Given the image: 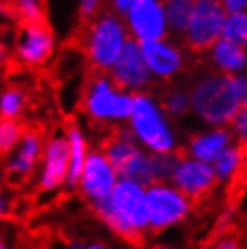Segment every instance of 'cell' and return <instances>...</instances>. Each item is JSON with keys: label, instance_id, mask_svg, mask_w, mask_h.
<instances>
[{"label": "cell", "instance_id": "21", "mask_svg": "<svg viewBox=\"0 0 247 249\" xmlns=\"http://www.w3.org/2000/svg\"><path fill=\"white\" fill-rule=\"evenodd\" d=\"M27 98L22 89L9 87L0 92V118L6 119H18L20 114L24 112Z\"/></svg>", "mask_w": 247, "mask_h": 249}, {"label": "cell", "instance_id": "36", "mask_svg": "<svg viewBox=\"0 0 247 249\" xmlns=\"http://www.w3.org/2000/svg\"><path fill=\"white\" fill-rule=\"evenodd\" d=\"M137 249H172L170 246H162V244H155V246H144V248H137Z\"/></svg>", "mask_w": 247, "mask_h": 249}, {"label": "cell", "instance_id": "9", "mask_svg": "<svg viewBox=\"0 0 247 249\" xmlns=\"http://www.w3.org/2000/svg\"><path fill=\"white\" fill-rule=\"evenodd\" d=\"M124 22L130 36L139 44L164 40L168 35L162 0H134L128 13L124 15Z\"/></svg>", "mask_w": 247, "mask_h": 249}, {"label": "cell", "instance_id": "37", "mask_svg": "<svg viewBox=\"0 0 247 249\" xmlns=\"http://www.w3.org/2000/svg\"><path fill=\"white\" fill-rule=\"evenodd\" d=\"M0 249H9V248H7V242L4 240V237H2V235H0Z\"/></svg>", "mask_w": 247, "mask_h": 249}, {"label": "cell", "instance_id": "18", "mask_svg": "<svg viewBox=\"0 0 247 249\" xmlns=\"http://www.w3.org/2000/svg\"><path fill=\"white\" fill-rule=\"evenodd\" d=\"M229 139H231L229 132L222 130V128L206 132V134H198L190 141L188 152L193 159L211 162L215 161L224 150L229 148Z\"/></svg>", "mask_w": 247, "mask_h": 249}, {"label": "cell", "instance_id": "5", "mask_svg": "<svg viewBox=\"0 0 247 249\" xmlns=\"http://www.w3.org/2000/svg\"><path fill=\"white\" fill-rule=\"evenodd\" d=\"M137 143L130 130H118L106 137L101 150L116 168L119 179H130L148 188L157 182L154 156H148Z\"/></svg>", "mask_w": 247, "mask_h": 249}, {"label": "cell", "instance_id": "4", "mask_svg": "<svg viewBox=\"0 0 247 249\" xmlns=\"http://www.w3.org/2000/svg\"><path fill=\"white\" fill-rule=\"evenodd\" d=\"M134 94L119 89L108 72H92L83 89V110L99 124L128 121Z\"/></svg>", "mask_w": 247, "mask_h": 249}, {"label": "cell", "instance_id": "24", "mask_svg": "<svg viewBox=\"0 0 247 249\" xmlns=\"http://www.w3.org/2000/svg\"><path fill=\"white\" fill-rule=\"evenodd\" d=\"M15 13L18 15L22 24H38L45 22L43 0H13Z\"/></svg>", "mask_w": 247, "mask_h": 249}, {"label": "cell", "instance_id": "17", "mask_svg": "<svg viewBox=\"0 0 247 249\" xmlns=\"http://www.w3.org/2000/svg\"><path fill=\"white\" fill-rule=\"evenodd\" d=\"M69 141V154H71V164H69V177H67V188L74 190L80 184V177L85 166V161L88 157V141L83 128L78 123H71L65 130Z\"/></svg>", "mask_w": 247, "mask_h": 249}, {"label": "cell", "instance_id": "35", "mask_svg": "<svg viewBox=\"0 0 247 249\" xmlns=\"http://www.w3.org/2000/svg\"><path fill=\"white\" fill-rule=\"evenodd\" d=\"M7 60V47H6V44L0 40V65L6 62Z\"/></svg>", "mask_w": 247, "mask_h": 249}, {"label": "cell", "instance_id": "31", "mask_svg": "<svg viewBox=\"0 0 247 249\" xmlns=\"http://www.w3.org/2000/svg\"><path fill=\"white\" fill-rule=\"evenodd\" d=\"M222 4L228 13L247 11V0H222Z\"/></svg>", "mask_w": 247, "mask_h": 249}, {"label": "cell", "instance_id": "26", "mask_svg": "<svg viewBox=\"0 0 247 249\" xmlns=\"http://www.w3.org/2000/svg\"><path fill=\"white\" fill-rule=\"evenodd\" d=\"M162 107L172 116H182L192 107V98L182 90H170L162 100Z\"/></svg>", "mask_w": 247, "mask_h": 249}, {"label": "cell", "instance_id": "7", "mask_svg": "<svg viewBox=\"0 0 247 249\" xmlns=\"http://www.w3.org/2000/svg\"><path fill=\"white\" fill-rule=\"evenodd\" d=\"M150 233H159L177 226L190 213V199L179 188L166 182H155L146 188Z\"/></svg>", "mask_w": 247, "mask_h": 249}, {"label": "cell", "instance_id": "2", "mask_svg": "<svg viewBox=\"0 0 247 249\" xmlns=\"http://www.w3.org/2000/svg\"><path fill=\"white\" fill-rule=\"evenodd\" d=\"M247 96V80L236 74L206 76L192 89V108L210 124L235 121Z\"/></svg>", "mask_w": 247, "mask_h": 249}, {"label": "cell", "instance_id": "20", "mask_svg": "<svg viewBox=\"0 0 247 249\" xmlns=\"http://www.w3.org/2000/svg\"><path fill=\"white\" fill-rule=\"evenodd\" d=\"M162 4H164L168 31H172L177 36H184L192 18L195 0H162Z\"/></svg>", "mask_w": 247, "mask_h": 249}, {"label": "cell", "instance_id": "34", "mask_svg": "<svg viewBox=\"0 0 247 249\" xmlns=\"http://www.w3.org/2000/svg\"><path fill=\"white\" fill-rule=\"evenodd\" d=\"M9 17H11V9H9V7H7L2 0H0V22L7 20Z\"/></svg>", "mask_w": 247, "mask_h": 249}, {"label": "cell", "instance_id": "8", "mask_svg": "<svg viewBox=\"0 0 247 249\" xmlns=\"http://www.w3.org/2000/svg\"><path fill=\"white\" fill-rule=\"evenodd\" d=\"M226 7L222 0H195L192 18L188 24L184 38L195 51L211 49L222 38Z\"/></svg>", "mask_w": 247, "mask_h": 249}, {"label": "cell", "instance_id": "6", "mask_svg": "<svg viewBox=\"0 0 247 249\" xmlns=\"http://www.w3.org/2000/svg\"><path fill=\"white\" fill-rule=\"evenodd\" d=\"M130 132L154 154H172L175 137L162 108L150 94L134 92V108L130 114Z\"/></svg>", "mask_w": 247, "mask_h": 249}, {"label": "cell", "instance_id": "19", "mask_svg": "<svg viewBox=\"0 0 247 249\" xmlns=\"http://www.w3.org/2000/svg\"><path fill=\"white\" fill-rule=\"evenodd\" d=\"M211 60L218 69H222L228 74H236L238 71L247 65V51L244 45L233 44L220 38L213 47H211Z\"/></svg>", "mask_w": 247, "mask_h": 249}, {"label": "cell", "instance_id": "11", "mask_svg": "<svg viewBox=\"0 0 247 249\" xmlns=\"http://www.w3.org/2000/svg\"><path fill=\"white\" fill-rule=\"evenodd\" d=\"M118 181V172L108 161V157L103 154V150H90L85 161V166H83V172H81L80 184H78L81 195L90 204L96 200L106 199L114 192Z\"/></svg>", "mask_w": 247, "mask_h": 249}, {"label": "cell", "instance_id": "12", "mask_svg": "<svg viewBox=\"0 0 247 249\" xmlns=\"http://www.w3.org/2000/svg\"><path fill=\"white\" fill-rule=\"evenodd\" d=\"M108 76L119 89L132 94L139 92L152 81V72L142 56L141 44L137 40L130 38L126 42L123 53L108 71Z\"/></svg>", "mask_w": 247, "mask_h": 249}, {"label": "cell", "instance_id": "29", "mask_svg": "<svg viewBox=\"0 0 247 249\" xmlns=\"http://www.w3.org/2000/svg\"><path fill=\"white\" fill-rule=\"evenodd\" d=\"M132 2H134V0H106V6H108L110 11H114L116 15H119V17L124 18V15L128 13Z\"/></svg>", "mask_w": 247, "mask_h": 249}, {"label": "cell", "instance_id": "3", "mask_svg": "<svg viewBox=\"0 0 247 249\" xmlns=\"http://www.w3.org/2000/svg\"><path fill=\"white\" fill-rule=\"evenodd\" d=\"M130 38L124 18L108 7L88 20L83 33V51L94 72H108Z\"/></svg>", "mask_w": 247, "mask_h": 249}, {"label": "cell", "instance_id": "15", "mask_svg": "<svg viewBox=\"0 0 247 249\" xmlns=\"http://www.w3.org/2000/svg\"><path fill=\"white\" fill-rule=\"evenodd\" d=\"M43 148L45 144H43L42 134L36 128H25L18 146L9 154V161L6 164L9 177L18 182L31 177L33 172L42 162Z\"/></svg>", "mask_w": 247, "mask_h": 249}, {"label": "cell", "instance_id": "22", "mask_svg": "<svg viewBox=\"0 0 247 249\" xmlns=\"http://www.w3.org/2000/svg\"><path fill=\"white\" fill-rule=\"evenodd\" d=\"M222 38L238 45H247V11L229 13L224 22Z\"/></svg>", "mask_w": 247, "mask_h": 249}, {"label": "cell", "instance_id": "32", "mask_svg": "<svg viewBox=\"0 0 247 249\" xmlns=\"http://www.w3.org/2000/svg\"><path fill=\"white\" fill-rule=\"evenodd\" d=\"M7 210H9V199H7L6 193L0 190V220L6 217Z\"/></svg>", "mask_w": 247, "mask_h": 249}, {"label": "cell", "instance_id": "28", "mask_svg": "<svg viewBox=\"0 0 247 249\" xmlns=\"http://www.w3.org/2000/svg\"><path fill=\"white\" fill-rule=\"evenodd\" d=\"M235 128L238 132V136L244 143H247V96L244 100V105H242V110L238 112L235 119Z\"/></svg>", "mask_w": 247, "mask_h": 249}, {"label": "cell", "instance_id": "10", "mask_svg": "<svg viewBox=\"0 0 247 249\" xmlns=\"http://www.w3.org/2000/svg\"><path fill=\"white\" fill-rule=\"evenodd\" d=\"M69 164V141L63 132L51 136L43 148L40 175H38V190L43 193H53L62 186H67Z\"/></svg>", "mask_w": 247, "mask_h": 249}, {"label": "cell", "instance_id": "16", "mask_svg": "<svg viewBox=\"0 0 247 249\" xmlns=\"http://www.w3.org/2000/svg\"><path fill=\"white\" fill-rule=\"evenodd\" d=\"M141 51L150 72L155 78H162V80L172 78L184 67V54L180 53L177 45L170 44L166 40L142 42Z\"/></svg>", "mask_w": 247, "mask_h": 249}, {"label": "cell", "instance_id": "1", "mask_svg": "<svg viewBox=\"0 0 247 249\" xmlns=\"http://www.w3.org/2000/svg\"><path fill=\"white\" fill-rule=\"evenodd\" d=\"M94 215L124 242L139 244L150 233L146 188L130 179H119L106 199L90 204Z\"/></svg>", "mask_w": 247, "mask_h": 249}, {"label": "cell", "instance_id": "23", "mask_svg": "<svg viewBox=\"0 0 247 249\" xmlns=\"http://www.w3.org/2000/svg\"><path fill=\"white\" fill-rule=\"evenodd\" d=\"M24 136V128L18 119L0 118V156H9L18 146Z\"/></svg>", "mask_w": 247, "mask_h": 249}, {"label": "cell", "instance_id": "25", "mask_svg": "<svg viewBox=\"0 0 247 249\" xmlns=\"http://www.w3.org/2000/svg\"><path fill=\"white\" fill-rule=\"evenodd\" d=\"M240 161L242 152L238 148L229 146V148L224 150L222 154L213 161V170H215L216 179H228V177H231V174L238 168Z\"/></svg>", "mask_w": 247, "mask_h": 249}, {"label": "cell", "instance_id": "30", "mask_svg": "<svg viewBox=\"0 0 247 249\" xmlns=\"http://www.w3.org/2000/svg\"><path fill=\"white\" fill-rule=\"evenodd\" d=\"M208 249H240V244L235 237H222L215 244H211Z\"/></svg>", "mask_w": 247, "mask_h": 249}, {"label": "cell", "instance_id": "33", "mask_svg": "<svg viewBox=\"0 0 247 249\" xmlns=\"http://www.w3.org/2000/svg\"><path fill=\"white\" fill-rule=\"evenodd\" d=\"M74 249H110V248L101 242H88V244H78V246H74Z\"/></svg>", "mask_w": 247, "mask_h": 249}, {"label": "cell", "instance_id": "14", "mask_svg": "<svg viewBox=\"0 0 247 249\" xmlns=\"http://www.w3.org/2000/svg\"><path fill=\"white\" fill-rule=\"evenodd\" d=\"M215 170L210 162L198 159H180L175 166L172 181L188 199H200L215 184Z\"/></svg>", "mask_w": 247, "mask_h": 249}, {"label": "cell", "instance_id": "27", "mask_svg": "<svg viewBox=\"0 0 247 249\" xmlns=\"http://www.w3.org/2000/svg\"><path fill=\"white\" fill-rule=\"evenodd\" d=\"M103 4L105 0H76L78 6V15L83 24H87L88 20H92L98 13L103 11Z\"/></svg>", "mask_w": 247, "mask_h": 249}, {"label": "cell", "instance_id": "13", "mask_svg": "<svg viewBox=\"0 0 247 249\" xmlns=\"http://www.w3.org/2000/svg\"><path fill=\"white\" fill-rule=\"evenodd\" d=\"M56 38L45 22L22 24L15 40L17 58L25 65H43L54 54Z\"/></svg>", "mask_w": 247, "mask_h": 249}]
</instances>
